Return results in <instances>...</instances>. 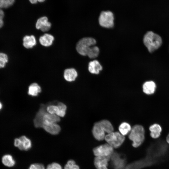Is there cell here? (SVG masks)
Wrapping results in <instances>:
<instances>
[{"mask_svg":"<svg viewBox=\"0 0 169 169\" xmlns=\"http://www.w3.org/2000/svg\"><path fill=\"white\" fill-rule=\"evenodd\" d=\"M57 102V100H54L46 104H41L33 120L35 127L42 128L44 122L57 123L60 121L59 117L55 114H49L46 110V108L48 105L52 104H56Z\"/></svg>","mask_w":169,"mask_h":169,"instance_id":"1","label":"cell"},{"mask_svg":"<svg viewBox=\"0 0 169 169\" xmlns=\"http://www.w3.org/2000/svg\"><path fill=\"white\" fill-rule=\"evenodd\" d=\"M114 131L111 123L108 120H103L96 122L94 125L92 133L95 138L99 141L105 139V133H110Z\"/></svg>","mask_w":169,"mask_h":169,"instance_id":"2","label":"cell"},{"mask_svg":"<svg viewBox=\"0 0 169 169\" xmlns=\"http://www.w3.org/2000/svg\"><path fill=\"white\" fill-rule=\"evenodd\" d=\"M143 42L149 52L152 53L160 47L162 39L158 35L152 31H149L144 35Z\"/></svg>","mask_w":169,"mask_h":169,"instance_id":"3","label":"cell"},{"mask_svg":"<svg viewBox=\"0 0 169 169\" xmlns=\"http://www.w3.org/2000/svg\"><path fill=\"white\" fill-rule=\"evenodd\" d=\"M129 139L132 141L133 146L136 148L140 146L145 139V130L141 125H137L133 126L128 136Z\"/></svg>","mask_w":169,"mask_h":169,"instance_id":"4","label":"cell"},{"mask_svg":"<svg viewBox=\"0 0 169 169\" xmlns=\"http://www.w3.org/2000/svg\"><path fill=\"white\" fill-rule=\"evenodd\" d=\"M95 40L91 37H85L80 39L77 43L76 49L83 56H88L96 44Z\"/></svg>","mask_w":169,"mask_h":169,"instance_id":"5","label":"cell"},{"mask_svg":"<svg viewBox=\"0 0 169 169\" xmlns=\"http://www.w3.org/2000/svg\"><path fill=\"white\" fill-rule=\"evenodd\" d=\"M105 139L107 143L113 148H117L123 143L125 137L119 132L113 131L106 134Z\"/></svg>","mask_w":169,"mask_h":169,"instance_id":"6","label":"cell"},{"mask_svg":"<svg viewBox=\"0 0 169 169\" xmlns=\"http://www.w3.org/2000/svg\"><path fill=\"white\" fill-rule=\"evenodd\" d=\"M114 16L110 11H103L100 13L99 22L100 25L105 28H111L114 26Z\"/></svg>","mask_w":169,"mask_h":169,"instance_id":"7","label":"cell"},{"mask_svg":"<svg viewBox=\"0 0 169 169\" xmlns=\"http://www.w3.org/2000/svg\"><path fill=\"white\" fill-rule=\"evenodd\" d=\"M93 152L96 156L110 157L113 153V148L108 143L105 144L94 148Z\"/></svg>","mask_w":169,"mask_h":169,"instance_id":"8","label":"cell"},{"mask_svg":"<svg viewBox=\"0 0 169 169\" xmlns=\"http://www.w3.org/2000/svg\"><path fill=\"white\" fill-rule=\"evenodd\" d=\"M14 145L21 151H27L31 148L32 143L30 140L25 136L14 139Z\"/></svg>","mask_w":169,"mask_h":169,"instance_id":"9","label":"cell"},{"mask_svg":"<svg viewBox=\"0 0 169 169\" xmlns=\"http://www.w3.org/2000/svg\"><path fill=\"white\" fill-rule=\"evenodd\" d=\"M42 128L47 132L53 135L58 134L61 130L60 125L55 123L44 122L42 123Z\"/></svg>","mask_w":169,"mask_h":169,"instance_id":"10","label":"cell"},{"mask_svg":"<svg viewBox=\"0 0 169 169\" xmlns=\"http://www.w3.org/2000/svg\"><path fill=\"white\" fill-rule=\"evenodd\" d=\"M51 27V23L48 21L46 17H43L38 18L36 24V28L43 32L49 31Z\"/></svg>","mask_w":169,"mask_h":169,"instance_id":"11","label":"cell"},{"mask_svg":"<svg viewBox=\"0 0 169 169\" xmlns=\"http://www.w3.org/2000/svg\"><path fill=\"white\" fill-rule=\"evenodd\" d=\"M110 157L96 156L94 160V164L97 169H108V162Z\"/></svg>","mask_w":169,"mask_h":169,"instance_id":"12","label":"cell"},{"mask_svg":"<svg viewBox=\"0 0 169 169\" xmlns=\"http://www.w3.org/2000/svg\"><path fill=\"white\" fill-rule=\"evenodd\" d=\"M110 157L112 166L115 169H121L124 167L125 163V160L121 158L119 154L113 152Z\"/></svg>","mask_w":169,"mask_h":169,"instance_id":"13","label":"cell"},{"mask_svg":"<svg viewBox=\"0 0 169 169\" xmlns=\"http://www.w3.org/2000/svg\"><path fill=\"white\" fill-rule=\"evenodd\" d=\"M156 88L155 83L152 81H147L145 82L142 86L143 92L148 95L154 93Z\"/></svg>","mask_w":169,"mask_h":169,"instance_id":"14","label":"cell"},{"mask_svg":"<svg viewBox=\"0 0 169 169\" xmlns=\"http://www.w3.org/2000/svg\"><path fill=\"white\" fill-rule=\"evenodd\" d=\"M77 76V72L74 68L67 69L64 71V77L65 79L67 81H74Z\"/></svg>","mask_w":169,"mask_h":169,"instance_id":"15","label":"cell"},{"mask_svg":"<svg viewBox=\"0 0 169 169\" xmlns=\"http://www.w3.org/2000/svg\"><path fill=\"white\" fill-rule=\"evenodd\" d=\"M54 40V36L52 35L45 33L41 36L39 38L40 44L43 46L48 47L51 46Z\"/></svg>","mask_w":169,"mask_h":169,"instance_id":"16","label":"cell"},{"mask_svg":"<svg viewBox=\"0 0 169 169\" xmlns=\"http://www.w3.org/2000/svg\"><path fill=\"white\" fill-rule=\"evenodd\" d=\"M41 91L42 89L40 86L36 83H33L28 86V94L33 97H36Z\"/></svg>","mask_w":169,"mask_h":169,"instance_id":"17","label":"cell"},{"mask_svg":"<svg viewBox=\"0 0 169 169\" xmlns=\"http://www.w3.org/2000/svg\"><path fill=\"white\" fill-rule=\"evenodd\" d=\"M1 162L5 166L12 167L15 164V161L12 155L9 154L4 155L2 157Z\"/></svg>","mask_w":169,"mask_h":169,"instance_id":"18","label":"cell"},{"mask_svg":"<svg viewBox=\"0 0 169 169\" xmlns=\"http://www.w3.org/2000/svg\"><path fill=\"white\" fill-rule=\"evenodd\" d=\"M36 44V41L35 36L33 35H26L23 39V45L27 49L33 48Z\"/></svg>","mask_w":169,"mask_h":169,"instance_id":"19","label":"cell"},{"mask_svg":"<svg viewBox=\"0 0 169 169\" xmlns=\"http://www.w3.org/2000/svg\"><path fill=\"white\" fill-rule=\"evenodd\" d=\"M102 69V67L98 61L94 60L89 62L88 70L91 73L98 74Z\"/></svg>","mask_w":169,"mask_h":169,"instance_id":"20","label":"cell"},{"mask_svg":"<svg viewBox=\"0 0 169 169\" xmlns=\"http://www.w3.org/2000/svg\"><path fill=\"white\" fill-rule=\"evenodd\" d=\"M150 131L151 136L154 139L158 138L160 136L162 131L161 126L158 124H154L151 125L149 128Z\"/></svg>","mask_w":169,"mask_h":169,"instance_id":"21","label":"cell"},{"mask_svg":"<svg viewBox=\"0 0 169 169\" xmlns=\"http://www.w3.org/2000/svg\"><path fill=\"white\" fill-rule=\"evenodd\" d=\"M131 128L130 125L126 122L122 123L119 127V132L123 136L127 134L130 132Z\"/></svg>","mask_w":169,"mask_h":169,"instance_id":"22","label":"cell"},{"mask_svg":"<svg viewBox=\"0 0 169 169\" xmlns=\"http://www.w3.org/2000/svg\"><path fill=\"white\" fill-rule=\"evenodd\" d=\"M56 104H52L48 105L46 108L47 112L49 114H55L57 115L59 112V109Z\"/></svg>","mask_w":169,"mask_h":169,"instance_id":"23","label":"cell"},{"mask_svg":"<svg viewBox=\"0 0 169 169\" xmlns=\"http://www.w3.org/2000/svg\"><path fill=\"white\" fill-rule=\"evenodd\" d=\"M57 105L59 109V112L57 116L59 117H64L66 114L67 110L66 105L63 103L60 102H58Z\"/></svg>","mask_w":169,"mask_h":169,"instance_id":"24","label":"cell"},{"mask_svg":"<svg viewBox=\"0 0 169 169\" xmlns=\"http://www.w3.org/2000/svg\"><path fill=\"white\" fill-rule=\"evenodd\" d=\"M8 55L3 53L0 52V69L4 68L8 61Z\"/></svg>","mask_w":169,"mask_h":169,"instance_id":"25","label":"cell"},{"mask_svg":"<svg viewBox=\"0 0 169 169\" xmlns=\"http://www.w3.org/2000/svg\"><path fill=\"white\" fill-rule=\"evenodd\" d=\"M15 0H0V9L8 8L13 5Z\"/></svg>","mask_w":169,"mask_h":169,"instance_id":"26","label":"cell"},{"mask_svg":"<svg viewBox=\"0 0 169 169\" xmlns=\"http://www.w3.org/2000/svg\"><path fill=\"white\" fill-rule=\"evenodd\" d=\"M64 169H79L78 166L73 160H69L65 165Z\"/></svg>","mask_w":169,"mask_h":169,"instance_id":"27","label":"cell"},{"mask_svg":"<svg viewBox=\"0 0 169 169\" xmlns=\"http://www.w3.org/2000/svg\"><path fill=\"white\" fill-rule=\"evenodd\" d=\"M46 169H62L61 166L57 163H53L49 165Z\"/></svg>","mask_w":169,"mask_h":169,"instance_id":"28","label":"cell"},{"mask_svg":"<svg viewBox=\"0 0 169 169\" xmlns=\"http://www.w3.org/2000/svg\"><path fill=\"white\" fill-rule=\"evenodd\" d=\"M28 169H45V168L43 164L36 163L31 164Z\"/></svg>","mask_w":169,"mask_h":169,"instance_id":"29","label":"cell"},{"mask_svg":"<svg viewBox=\"0 0 169 169\" xmlns=\"http://www.w3.org/2000/svg\"><path fill=\"white\" fill-rule=\"evenodd\" d=\"M4 16V14L3 11L0 9V19H3Z\"/></svg>","mask_w":169,"mask_h":169,"instance_id":"30","label":"cell"},{"mask_svg":"<svg viewBox=\"0 0 169 169\" xmlns=\"http://www.w3.org/2000/svg\"><path fill=\"white\" fill-rule=\"evenodd\" d=\"M31 3L32 4H34L38 2L37 0H29Z\"/></svg>","mask_w":169,"mask_h":169,"instance_id":"31","label":"cell"},{"mask_svg":"<svg viewBox=\"0 0 169 169\" xmlns=\"http://www.w3.org/2000/svg\"><path fill=\"white\" fill-rule=\"evenodd\" d=\"M166 140L167 142L169 144V133L166 137Z\"/></svg>","mask_w":169,"mask_h":169,"instance_id":"32","label":"cell"},{"mask_svg":"<svg viewBox=\"0 0 169 169\" xmlns=\"http://www.w3.org/2000/svg\"><path fill=\"white\" fill-rule=\"evenodd\" d=\"M3 108V104L1 101L0 100V111L2 110Z\"/></svg>","mask_w":169,"mask_h":169,"instance_id":"33","label":"cell"},{"mask_svg":"<svg viewBox=\"0 0 169 169\" xmlns=\"http://www.w3.org/2000/svg\"><path fill=\"white\" fill-rule=\"evenodd\" d=\"M38 1L40 2H44L45 0H37Z\"/></svg>","mask_w":169,"mask_h":169,"instance_id":"34","label":"cell"}]
</instances>
